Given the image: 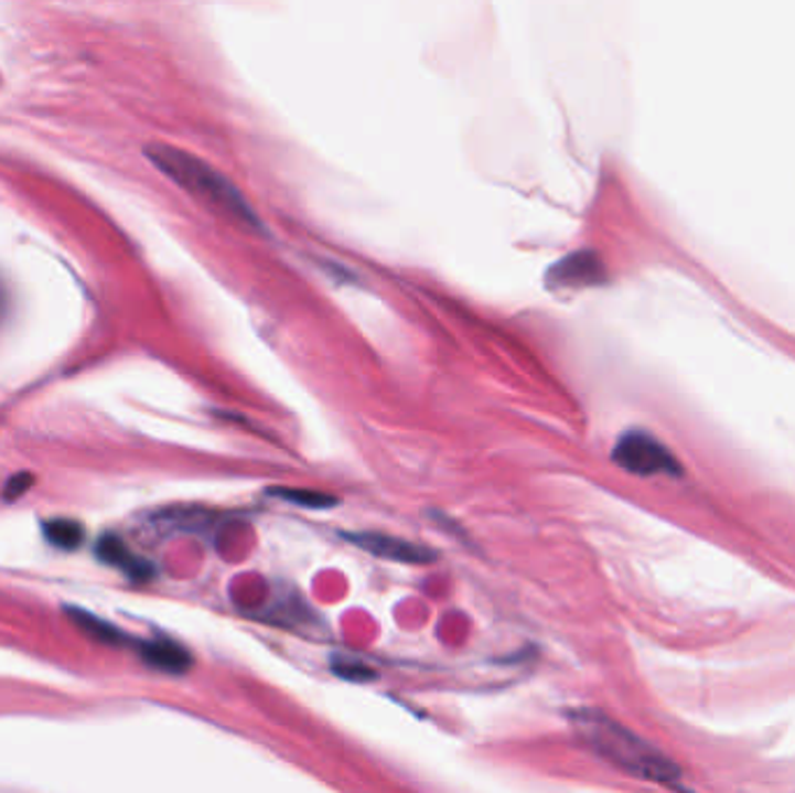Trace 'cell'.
I'll use <instances>...</instances> for the list:
<instances>
[{"label":"cell","mask_w":795,"mask_h":793,"mask_svg":"<svg viewBox=\"0 0 795 793\" xmlns=\"http://www.w3.org/2000/svg\"><path fill=\"white\" fill-rule=\"evenodd\" d=\"M144 157L152 161L165 178L189 191L191 196H196L205 205L226 214V217L235 219L249 231H264L259 217H256L245 196L217 168H212L210 163L184 152L180 147L161 142L147 144Z\"/></svg>","instance_id":"obj_1"},{"label":"cell","mask_w":795,"mask_h":793,"mask_svg":"<svg viewBox=\"0 0 795 793\" xmlns=\"http://www.w3.org/2000/svg\"><path fill=\"white\" fill-rule=\"evenodd\" d=\"M572 724L598 754L610 759L614 765L629 770L631 775L654 780V782H673L679 770L677 765L665 759L658 749L644 742L629 728L619 726L608 715L593 710H579L572 715Z\"/></svg>","instance_id":"obj_2"},{"label":"cell","mask_w":795,"mask_h":793,"mask_svg":"<svg viewBox=\"0 0 795 793\" xmlns=\"http://www.w3.org/2000/svg\"><path fill=\"white\" fill-rule=\"evenodd\" d=\"M612 459L629 473L635 475H679L681 465L677 461V457L665 447L658 438H654L647 431H640V428H633V431L623 433L616 444Z\"/></svg>","instance_id":"obj_3"},{"label":"cell","mask_w":795,"mask_h":793,"mask_svg":"<svg viewBox=\"0 0 795 793\" xmlns=\"http://www.w3.org/2000/svg\"><path fill=\"white\" fill-rule=\"evenodd\" d=\"M347 540L358 545L363 551L379 556V559L398 561L407 566L431 564L438 559V554L423 545L410 543L405 538H394V535H384V533H352L347 535Z\"/></svg>","instance_id":"obj_4"},{"label":"cell","mask_w":795,"mask_h":793,"mask_svg":"<svg viewBox=\"0 0 795 793\" xmlns=\"http://www.w3.org/2000/svg\"><path fill=\"white\" fill-rule=\"evenodd\" d=\"M547 277L554 287H589L605 280V266L598 254L577 251L558 261Z\"/></svg>","instance_id":"obj_5"},{"label":"cell","mask_w":795,"mask_h":793,"mask_svg":"<svg viewBox=\"0 0 795 793\" xmlns=\"http://www.w3.org/2000/svg\"><path fill=\"white\" fill-rule=\"evenodd\" d=\"M96 554L103 564L123 570L128 577H133V580L144 582L154 575V566L136 556L117 535H103L96 545Z\"/></svg>","instance_id":"obj_6"},{"label":"cell","mask_w":795,"mask_h":793,"mask_svg":"<svg viewBox=\"0 0 795 793\" xmlns=\"http://www.w3.org/2000/svg\"><path fill=\"white\" fill-rule=\"evenodd\" d=\"M140 654H142L144 663H149L152 668L163 671V673H175V675L186 673L193 663L191 654L173 640L144 642V645L140 647Z\"/></svg>","instance_id":"obj_7"},{"label":"cell","mask_w":795,"mask_h":793,"mask_svg":"<svg viewBox=\"0 0 795 793\" xmlns=\"http://www.w3.org/2000/svg\"><path fill=\"white\" fill-rule=\"evenodd\" d=\"M66 612H68L73 624L87 637H92L96 642H103V645H123V642H126V635L119 629H115L112 624H107L105 619L96 617L94 612L75 608V606L68 608Z\"/></svg>","instance_id":"obj_8"},{"label":"cell","mask_w":795,"mask_h":793,"mask_svg":"<svg viewBox=\"0 0 795 793\" xmlns=\"http://www.w3.org/2000/svg\"><path fill=\"white\" fill-rule=\"evenodd\" d=\"M42 531H45V538L50 540V545H54L63 551H75L77 547H82L84 538H87V531H84V526L79 522L66 519V517L45 522Z\"/></svg>","instance_id":"obj_9"},{"label":"cell","mask_w":795,"mask_h":793,"mask_svg":"<svg viewBox=\"0 0 795 793\" xmlns=\"http://www.w3.org/2000/svg\"><path fill=\"white\" fill-rule=\"evenodd\" d=\"M270 496L282 499L291 505H300L308 510H326L337 505V499L321 494V491H310V489H270Z\"/></svg>","instance_id":"obj_10"},{"label":"cell","mask_w":795,"mask_h":793,"mask_svg":"<svg viewBox=\"0 0 795 793\" xmlns=\"http://www.w3.org/2000/svg\"><path fill=\"white\" fill-rule=\"evenodd\" d=\"M333 671H335V675H340L347 682H373L375 679V671L365 666V663H361V661H350V658L335 661Z\"/></svg>","instance_id":"obj_11"},{"label":"cell","mask_w":795,"mask_h":793,"mask_svg":"<svg viewBox=\"0 0 795 793\" xmlns=\"http://www.w3.org/2000/svg\"><path fill=\"white\" fill-rule=\"evenodd\" d=\"M31 486H33V475H29V473H19V475L10 478V482L6 484L3 499H6V501H17V499L24 496Z\"/></svg>","instance_id":"obj_12"}]
</instances>
